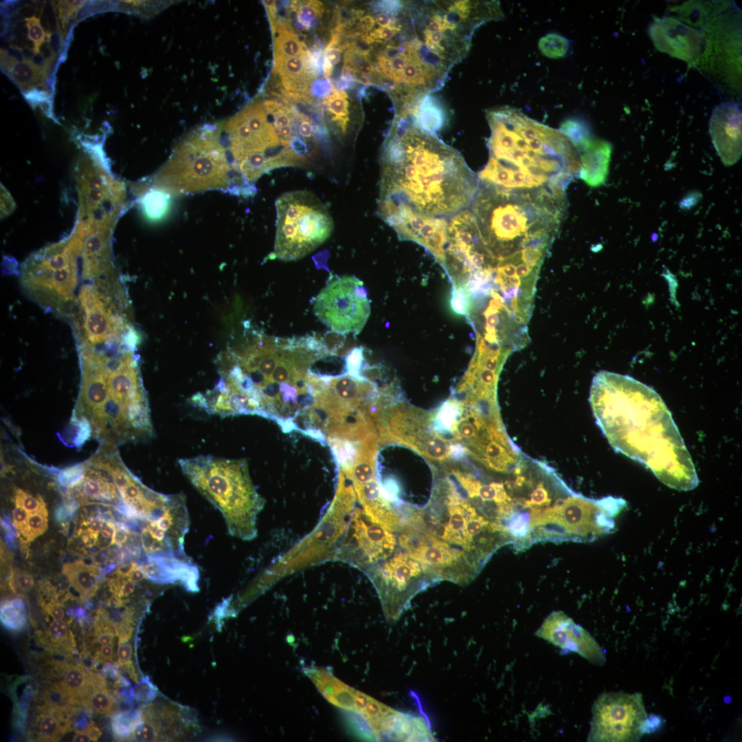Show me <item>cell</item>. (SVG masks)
I'll return each mask as SVG.
<instances>
[{"mask_svg": "<svg viewBox=\"0 0 742 742\" xmlns=\"http://www.w3.org/2000/svg\"><path fill=\"white\" fill-rule=\"evenodd\" d=\"M83 731L91 737L93 741H97L102 734L100 730L96 726L94 722L91 721Z\"/></svg>", "mask_w": 742, "mask_h": 742, "instance_id": "obj_57", "label": "cell"}, {"mask_svg": "<svg viewBox=\"0 0 742 742\" xmlns=\"http://www.w3.org/2000/svg\"><path fill=\"white\" fill-rule=\"evenodd\" d=\"M368 576L378 593L386 620L397 621L420 592L436 582L423 566L399 545Z\"/></svg>", "mask_w": 742, "mask_h": 742, "instance_id": "obj_11", "label": "cell"}, {"mask_svg": "<svg viewBox=\"0 0 742 742\" xmlns=\"http://www.w3.org/2000/svg\"><path fill=\"white\" fill-rule=\"evenodd\" d=\"M393 34L368 45L370 85L385 91L394 109L419 105L440 89L467 54L475 30L498 19L492 1H396Z\"/></svg>", "mask_w": 742, "mask_h": 742, "instance_id": "obj_1", "label": "cell"}, {"mask_svg": "<svg viewBox=\"0 0 742 742\" xmlns=\"http://www.w3.org/2000/svg\"><path fill=\"white\" fill-rule=\"evenodd\" d=\"M330 91V84L328 80L317 81L315 83L313 88V92L317 95H324Z\"/></svg>", "mask_w": 742, "mask_h": 742, "instance_id": "obj_55", "label": "cell"}, {"mask_svg": "<svg viewBox=\"0 0 742 742\" xmlns=\"http://www.w3.org/2000/svg\"><path fill=\"white\" fill-rule=\"evenodd\" d=\"M71 516H72V515L67 510V508L65 507V505L58 507L57 509L56 510V513H55L56 519L57 521H58L60 524H65L67 521H69V519H70V517H71Z\"/></svg>", "mask_w": 742, "mask_h": 742, "instance_id": "obj_56", "label": "cell"}, {"mask_svg": "<svg viewBox=\"0 0 742 742\" xmlns=\"http://www.w3.org/2000/svg\"><path fill=\"white\" fill-rule=\"evenodd\" d=\"M491 135L489 159L477 179L513 190L548 191L565 195L578 177V154L560 131L510 107L486 113Z\"/></svg>", "mask_w": 742, "mask_h": 742, "instance_id": "obj_5", "label": "cell"}, {"mask_svg": "<svg viewBox=\"0 0 742 742\" xmlns=\"http://www.w3.org/2000/svg\"><path fill=\"white\" fill-rule=\"evenodd\" d=\"M109 557V552L102 550L96 554L94 557L93 561L95 564H101L104 563Z\"/></svg>", "mask_w": 742, "mask_h": 742, "instance_id": "obj_61", "label": "cell"}, {"mask_svg": "<svg viewBox=\"0 0 742 742\" xmlns=\"http://www.w3.org/2000/svg\"><path fill=\"white\" fill-rule=\"evenodd\" d=\"M39 710L35 722L37 741H58L65 732H69L52 708L43 705Z\"/></svg>", "mask_w": 742, "mask_h": 742, "instance_id": "obj_29", "label": "cell"}, {"mask_svg": "<svg viewBox=\"0 0 742 742\" xmlns=\"http://www.w3.org/2000/svg\"><path fill=\"white\" fill-rule=\"evenodd\" d=\"M408 110L423 128L432 133L439 131L445 124V113L439 102L431 95L427 96L418 106Z\"/></svg>", "mask_w": 742, "mask_h": 742, "instance_id": "obj_30", "label": "cell"}, {"mask_svg": "<svg viewBox=\"0 0 742 742\" xmlns=\"http://www.w3.org/2000/svg\"><path fill=\"white\" fill-rule=\"evenodd\" d=\"M276 209L274 258L300 259L325 242L333 232L328 208L310 191L283 194L276 200Z\"/></svg>", "mask_w": 742, "mask_h": 742, "instance_id": "obj_9", "label": "cell"}, {"mask_svg": "<svg viewBox=\"0 0 742 742\" xmlns=\"http://www.w3.org/2000/svg\"><path fill=\"white\" fill-rule=\"evenodd\" d=\"M64 676L60 684L67 695L72 705L85 707L91 681V673L86 671L82 664L69 665L64 669Z\"/></svg>", "mask_w": 742, "mask_h": 742, "instance_id": "obj_26", "label": "cell"}, {"mask_svg": "<svg viewBox=\"0 0 742 742\" xmlns=\"http://www.w3.org/2000/svg\"><path fill=\"white\" fill-rule=\"evenodd\" d=\"M342 52V49L338 47H326L323 56L334 66L340 61Z\"/></svg>", "mask_w": 742, "mask_h": 742, "instance_id": "obj_52", "label": "cell"}, {"mask_svg": "<svg viewBox=\"0 0 742 742\" xmlns=\"http://www.w3.org/2000/svg\"><path fill=\"white\" fill-rule=\"evenodd\" d=\"M168 196L164 192L157 190L147 193L143 200V205L150 218L157 219L163 216L168 206Z\"/></svg>", "mask_w": 742, "mask_h": 742, "instance_id": "obj_37", "label": "cell"}, {"mask_svg": "<svg viewBox=\"0 0 742 742\" xmlns=\"http://www.w3.org/2000/svg\"><path fill=\"white\" fill-rule=\"evenodd\" d=\"M75 241L49 247L32 257L20 277L25 294L48 313L68 319L81 286L74 260Z\"/></svg>", "mask_w": 742, "mask_h": 742, "instance_id": "obj_10", "label": "cell"}, {"mask_svg": "<svg viewBox=\"0 0 742 742\" xmlns=\"http://www.w3.org/2000/svg\"><path fill=\"white\" fill-rule=\"evenodd\" d=\"M63 572L82 599H89L95 594L102 575L97 567L77 561L65 564Z\"/></svg>", "mask_w": 742, "mask_h": 742, "instance_id": "obj_24", "label": "cell"}, {"mask_svg": "<svg viewBox=\"0 0 742 742\" xmlns=\"http://www.w3.org/2000/svg\"><path fill=\"white\" fill-rule=\"evenodd\" d=\"M535 636L559 648L563 653H577L597 665L606 662L603 649L592 635L561 611L550 614Z\"/></svg>", "mask_w": 742, "mask_h": 742, "instance_id": "obj_18", "label": "cell"}, {"mask_svg": "<svg viewBox=\"0 0 742 742\" xmlns=\"http://www.w3.org/2000/svg\"><path fill=\"white\" fill-rule=\"evenodd\" d=\"M117 647V662L116 666L117 667L123 665L126 662L131 661V658L133 655V649L130 643L126 642H118Z\"/></svg>", "mask_w": 742, "mask_h": 742, "instance_id": "obj_46", "label": "cell"}, {"mask_svg": "<svg viewBox=\"0 0 742 742\" xmlns=\"http://www.w3.org/2000/svg\"><path fill=\"white\" fill-rule=\"evenodd\" d=\"M11 589L16 594H24L34 586L32 576L22 570H12L8 579Z\"/></svg>", "mask_w": 742, "mask_h": 742, "instance_id": "obj_40", "label": "cell"}, {"mask_svg": "<svg viewBox=\"0 0 742 742\" xmlns=\"http://www.w3.org/2000/svg\"><path fill=\"white\" fill-rule=\"evenodd\" d=\"M85 707L99 714L111 715L115 713L116 704L114 695L100 675L91 673Z\"/></svg>", "mask_w": 742, "mask_h": 742, "instance_id": "obj_27", "label": "cell"}, {"mask_svg": "<svg viewBox=\"0 0 742 742\" xmlns=\"http://www.w3.org/2000/svg\"><path fill=\"white\" fill-rule=\"evenodd\" d=\"M7 54L16 59L18 62L23 61L25 59L22 52V49L19 47L10 46L7 50Z\"/></svg>", "mask_w": 742, "mask_h": 742, "instance_id": "obj_59", "label": "cell"}, {"mask_svg": "<svg viewBox=\"0 0 742 742\" xmlns=\"http://www.w3.org/2000/svg\"><path fill=\"white\" fill-rule=\"evenodd\" d=\"M709 133L722 163L736 164L741 157V103L721 102L715 105L709 121Z\"/></svg>", "mask_w": 742, "mask_h": 742, "instance_id": "obj_20", "label": "cell"}, {"mask_svg": "<svg viewBox=\"0 0 742 742\" xmlns=\"http://www.w3.org/2000/svg\"><path fill=\"white\" fill-rule=\"evenodd\" d=\"M194 487L222 514L229 535L243 540L257 536L256 519L265 501L251 480L245 460L199 456L178 461Z\"/></svg>", "mask_w": 742, "mask_h": 742, "instance_id": "obj_8", "label": "cell"}, {"mask_svg": "<svg viewBox=\"0 0 742 742\" xmlns=\"http://www.w3.org/2000/svg\"><path fill=\"white\" fill-rule=\"evenodd\" d=\"M159 739V731L152 721H143L135 728L131 737V740L135 741H155Z\"/></svg>", "mask_w": 742, "mask_h": 742, "instance_id": "obj_42", "label": "cell"}, {"mask_svg": "<svg viewBox=\"0 0 742 742\" xmlns=\"http://www.w3.org/2000/svg\"><path fill=\"white\" fill-rule=\"evenodd\" d=\"M41 644L50 651L71 653L76 647L74 635L65 621L54 620L45 633L38 635Z\"/></svg>", "mask_w": 742, "mask_h": 742, "instance_id": "obj_28", "label": "cell"}, {"mask_svg": "<svg viewBox=\"0 0 742 742\" xmlns=\"http://www.w3.org/2000/svg\"><path fill=\"white\" fill-rule=\"evenodd\" d=\"M327 348L314 335L284 339L253 333L217 356L220 377L204 393L206 412L257 415L279 426L300 424L318 405L313 366L332 355Z\"/></svg>", "mask_w": 742, "mask_h": 742, "instance_id": "obj_2", "label": "cell"}, {"mask_svg": "<svg viewBox=\"0 0 742 742\" xmlns=\"http://www.w3.org/2000/svg\"><path fill=\"white\" fill-rule=\"evenodd\" d=\"M142 721L139 710H128L114 713L111 727L115 738L120 741L131 740L133 730Z\"/></svg>", "mask_w": 742, "mask_h": 742, "instance_id": "obj_33", "label": "cell"}, {"mask_svg": "<svg viewBox=\"0 0 742 742\" xmlns=\"http://www.w3.org/2000/svg\"><path fill=\"white\" fill-rule=\"evenodd\" d=\"M450 306L452 311L467 317L471 310V299L464 286H452Z\"/></svg>", "mask_w": 742, "mask_h": 742, "instance_id": "obj_39", "label": "cell"}, {"mask_svg": "<svg viewBox=\"0 0 742 742\" xmlns=\"http://www.w3.org/2000/svg\"><path fill=\"white\" fill-rule=\"evenodd\" d=\"M104 523H105V519L103 518V517L102 515H100L99 514L98 516L91 518V520L89 521V524H88L89 528L88 529L91 532H92L93 533L98 535V532L101 530V529L102 528Z\"/></svg>", "mask_w": 742, "mask_h": 742, "instance_id": "obj_54", "label": "cell"}, {"mask_svg": "<svg viewBox=\"0 0 742 742\" xmlns=\"http://www.w3.org/2000/svg\"><path fill=\"white\" fill-rule=\"evenodd\" d=\"M315 316L331 332L357 335L370 314L368 291L355 276L330 275L326 285L313 299Z\"/></svg>", "mask_w": 742, "mask_h": 742, "instance_id": "obj_12", "label": "cell"}, {"mask_svg": "<svg viewBox=\"0 0 742 742\" xmlns=\"http://www.w3.org/2000/svg\"><path fill=\"white\" fill-rule=\"evenodd\" d=\"M573 146L581 161L578 177L592 188L604 185L609 173L611 145L589 135Z\"/></svg>", "mask_w": 742, "mask_h": 742, "instance_id": "obj_22", "label": "cell"}, {"mask_svg": "<svg viewBox=\"0 0 742 742\" xmlns=\"http://www.w3.org/2000/svg\"><path fill=\"white\" fill-rule=\"evenodd\" d=\"M273 71L279 74L285 91L310 95L309 87L315 77L306 70L301 56L274 63Z\"/></svg>", "mask_w": 742, "mask_h": 742, "instance_id": "obj_23", "label": "cell"}, {"mask_svg": "<svg viewBox=\"0 0 742 742\" xmlns=\"http://www.w3.org/2000/svg\"><path fill=\"white\" fill-rule=\"evenodd\" d=\"M325 104L331 114V120L342 135L347 133L350 122L349 101L345 91L332 87V93L326 97Z\"/></svg>", "mask_w": 742, "mask_h": 742, "instance_id": "obj_31", "label": "cell"}, {"mask_svg": "<svg viewBox=\"0 0 742 742\" xmlns=\"http://www.w3.org/2000/svg\"><path fill=\"white\" fill-rule=\"evenodd\" d=\"M566 206L565 196L479 181L471 210L497 266L507 262L541 267Z\"/></svg>", "mask_w": 742, "mask_h": 742, "instance_id": "obj_6", "label": "cell"}, {"mask_svg": "<svg viewBox=\"0 0 742 742\" xmlns=\"http://www.w3.org/2000/svg\"><path fill=\"white\" fill-rule=\"evenodd\" d=\"M91 434V425L89 422L83 418L79 422V431L76 438V445H81Z\"/></svg>", "mask_w": 742, "mask_h": 742, "instance_id": "obj_50", "label": "cell"}, {"mask_svg": "<svg viewBox=\"0 0 742 742\" xmlns=\"http://www.w3.org/2000/svg\"><path fill=\"white\" fill-rule=\"evenodd\" d=\"M291 9L296 12L297 23L306 30H311L324 14V4L319 1H292Z\"/></svg>", "mask_w": 742, "mask_h": 742, "instance_id": "obj_34", "label": "cell"}, {"mask_svg": "<svg viewBox=\"0 0 742 742\" xmlns=\"http://www.w3.org/2000/svg\"><path fill=\"white\" fill-rule=\"evenodd\" d=\"M592 713L587 741L634 742L646 733L648 716L640 693H603Z\"/></svg>", "mask_w": 742, "mask_h": 742, "instance_id": "obj_14", "label": "cell"}, {"mask_svg": "<svg viewBox=\"0 0 742 742\" xmlns=\"http://www.w3.org/2000/svg\"><path fill=\"white\" fill-rule=\"evenodd\" d=\"M45 611L51 616L54 620H61L64 618L65 612L63 603L58 600H51L43 606Z\"/></svg>", "mask_w": 742, "mask_h": 742, "instance_id": "obj_47", "label": "cell"}, {"mask_svg": "<svg viewBox=\"0 0 742 742\" xmlns=\"http://www.w3.org/2000/svg\"><path fill=\"white\" fill-rule=\"evenodd\" d=\"M55 12L50 5H47L44 8V12H43V17L46 21L47 25L52 31H56V28L58 27L57 19L56 17Z\"/></svg>", "mask_w": 742, "mask_h": 742, "instance_id": "obj_53", "label": "cell"}, {"mask_svg": "<svg viewBox=\"0 0 742 742\" xmlns=\"http://www.w3.org/2000/svg\"><path fill=\"white\" fill-rule=\"evenodd\" d=\"M478 183L457 150L423 128L409 111L395 110L380 155L379 203L447 218L471 205Z\"/></svg>", "mask_w": 742, "mask_h": 742, "instance_id": "obj_4", "label": "cell"}, {"mask_svg": "<svg viewBox=\"0 0 742 742\" xmlns=\"http://www.w3.org/2000/svg\"><path fill=\"white\" fill-rule=\"evenodd\" d=\"M1 526L4 530L5 539L8 543L10 546H13L14 530L8 521L1 519Z\"/></svg>", "mask_w": 742, "mask_h": 742, "instance_id": "obj_58", "label": "cell"}, {"mask_svg": "<svg viewBox=\"0 0 742 742\" xmlns=\"http://www.w3.org/2000/svg\"><path fill=\"white\" fill-rule=\"evenodd\" d=\"M496 262L486 248L469 209L449 219L442 267L452 286L464 285L478 273L493 275Z\"/></svg>", "mask_w": 742, "mask_h": 742, "instance_id": "obj_15", "label": "cell"}, {"mask_svg": "<svg viewBox=\"0 0 742 742\" xmlns=\"http://www.w3.org/2000/svg\"><path fill=\"white\" fill-rule=\"evenodd\" d=\"M95 657L102 662H111L113 660V644L100 647L96 650Z\"/></svg>", "mask_w": 742, "mask_h": 742, "instance_id": "obj_51", "label": "cell"}, {"mask_svg": "<svg viewBox=\"0 0 742 742\" xmlns=\"http://www.w3.org/2000/svg\"><path fill=\"white\" fill-rule=\"evenodd\" d=\"M8 76L24 91L45 78L43 74L29 60L17 62Z\"/></svg>", "mask_w": 742, "mask_h": 742, "instance_id": "obj_35", "label": "cell"}, {"mask_svg": "<svg viewBox=\"0 0 742 742\" xmlns=\"http://www.w3.org/2000/svg\"><path fill=\"white\" fill-rule=\"evenodd\" d=\"M15 506L12 512L13 524L18 534L20 535L25 526L30 513L23 506L17 504Z\"/></svg>", "mask_w": 742, "mask_h": 742, "instance_id": "obj_45", "label": "cell"}, {"mask_svg": "<svg viewBox=\"0 0 742 742\" xmlns=\"http://www.w3.org/2000/svg\"><path fill=\"white\" fill-rule=\"evenodd\" d=\"M589 403L596 423L616 452L647 468L664 484L688 491L699 483L682 437L660 396L628 375L602 370Z\"/></svg>", "mask_w": 742, "mask_h": 742, "instance_id": "obj_3", "label": "cell"}, {"mask_svg": "<svg viewBox=\"0 0 742 742\" xmlns=\"http://www.w3.org/2000/svg\"><path fill=\"white\" fill-rule=\"evenodd\" d=\"M25 21L27 27V37L34 43L36 50L45 41V32L41 24L40 20L35 16L25 18Z\"/></svg>", "mask_w": 742, "mask_h": 742, "instance_id": "obj_44", "label": "cell"}, {"mask_svg": "<svg viewBox=\"0 0 742 742\" xmlns=\"http://www.w3.org/2000/svg\"><path fill=\"white\" fill-rule=\"evenodd\" d=\"M85 474V467L82 464L68 467L58 473V482L64 487L72 488L82 482Z\"/></svg>", "mask_w": 742, "mask_h": 742, "instance_id": "obj_41", "label": "cell"}, {"mask_svg": "<svg viewBox=\"0 0 742 742\" xmlns=\"http://www.w3.org/2000/svg\"><path fill=\"white\" fill-rule=\"evenodd\" d=\"M394 532L355 508L339 539L333 559L344 561L366 574L391 556L398 546Z\"/></svg>", "mask_w": 742, "mask_h": 742, "instance_id": "obj_16", "label": "cell"}, {"mask_svg": "<svg viewBox=\"0 0 742 742\" xmlns=\"http://www.w3.org/2000/svg\"><path fill=\"white\" fill-rule=\"evenodd\" d=\"M648 33L659 51L688 63L699 56L704 43L701 31L675 16L655 18Z\"/></svg>", "mask_w": 742, "mask_h": 742, "instance_id": "obj_19", "label": "cell"}, {"mask_svg": "<svg viewBox=\"0 0 742 742\" xmlns=\"http://www.w3.org/2000/svg\"><path fill=\"white\" fill-rule=\"evenodd\" d=\"M140 565L146 578L154 583L166 585L179 582L188 591L195 592L199 589V570L189 558L148 556Z\"/></svg>", "mask_w": 742, "mask_h": 742, "instance_id": "obj_21", "label": "cell"}, {"mask_svg": "<svg viewBox=\"0 0 742 742\" xmlns=\"http://www.w3.org/2000/svg\"><path fill=\"white\" fill-rule=\"evenodd\" d=\"M701 199L700 192L693 191L686 194L679 202V206L684 210L693 207Z\"/></svg>", "mask_w": 742, "mask_h": 742, "instance_id": "obj_49", "label": "cell"}, {"mask_svg": "<svg viewBox=\"0 0 742 742\" xmlns=\"http://www.w3.org/2000/svg\"><path fill=\"white\" fill-rule=\"evenodd\" d=\"M381 218L401 240L418 243L442 266L449 220L419 213L402 203H379Z\"/></svg>", "mask_w": 742, "mask_h": 742, "instance_id": "obj_17", "label": "cell"}, {"mask_svg": "<svg viewBox=\"0 0 742 742\" xmlns=\"http://www.w3.org/2000/svg\"><path fill=\"white\" fill-rule=\"evenodd\" d=\"M50 49L54 56L61 52L63 47V39L60 31L54 32L48 36Z\"/></svg>", "mask_w": 742, "mask_h": 742, "instance_id": "obj_48", "label": "cell"}, {"mask_svg": "<svg viewBox=\"0 0 742 742\" xmlns=\"http://www.w3.org/2000/svg\"><path fill=\"white\" fill-rule=\"evenodd\" d=\"M122 693L128 701L135 700L139 702L148 703L157 697V688L152 683L150 678L146 676L133 688Z\"/></svg>", "mask_w": 742, "mask_h": 742, "instance_id": "obj_38", "label": "cell"}, {"mask_svg": "<svg viewBox=\"0 0 742 742\" xmlns=\"http://www.w3.org/2000/svg\"><path fill=\"white\" fill-rule=\"evenodd\" d=\"M92 741V739H91V737L87 733L84 732L83 730L76 732V734L74 735V737L72 739V741H74V742H82V741L89 742V741Z\"/></svg>", "mask_w": 742, "mask_h": 742, "instance_id": "obj_60", "label": "cell"}, {"mask_svg": "<svg viewBox=\"0 0 742 742\" xmlns=\"http://www.w3.org/2000/svg\"><path fill=\"white\" fill-rule=\"evenodd\" d=\"M273 33L277 34L273 42L274 63L290 57L300 56L307 49L285 19L277 20Z\"/></svg>", "mask_w": 742, "mask_h": 742, "instance_id": "obj_25", "label": "cell"}, {"mask_svg": "<svg viewBox=\"0 0 742 742\" xmlns=\"http://www.w3.org/2000/svg\"><path fill=\"white\" fill-rule=\"evenodd\" d=\"M47 528V510L45 508L30 513L27 522L21 532L25 542H30L45 532Z\"/></svg>", "mask_w": 742, "mask_h": 742, "instance_id": "obj_36", "label": "cell"}, {"mask_svg": "<svg viewBox=\"0 0 742 742\" xmlns=\"http://www.w3.org/2000/svg\"><path fill=\"white\" fill-rule=\"evenodd\" d=\"M14 503L23 506L29 513L37 512L46 507L42 497H34L20 488L15 491Z\"/></svg>", "mask_w": 742, "mask_h": 742, "instance_id": "obj_43", "label": "cell"}, {"mask_svg": "<svg viewBox=\"0 0 742 742\" xmlns=\"http://www.w3.org/2000/svg\"><path fill=\"white\" fill-rule=\"evenodd\" d=\"M1 622L12 631L23 630L27 624V613L25 602L21 598L3 603L1 606Z\"/></svg>", "mask_w": 742, "mask_h": 742, "instance_id": "obj_32", "label": "cell"}, {"mask_svg": "<svg viewBox=\"0 0 742 742\" xmlns=\"http://www.w3.org/2000/svg\"><path fill=\"white\" fill-rule=\"evenodd\" d=\"M409 521L461 554L477 575L491 555L513 541L501 524L482 514L448 475L433 488L427 505Z\"/></svg>", "mask_w": 742, "mask_h": 742, "instance_id": "obj_7", "label": "cell"}, {"mask_svg": "<svg viewBox=\"0 0 742 742\" xmlns=\"http://www.w3.org/2000/svg\"><path fill=\"white\" fill-rule=\"evenodd\" d=\"M431 414L403 405L377 409L374 421L382 444L397 442L407 446L430 462L449 460L451 442L436 432Z\"/></svg>", "mask_w": 742, "mask_h": 742, "instance_id": "obj_13", "label": "cell"}]
</instances>
